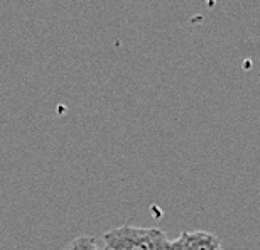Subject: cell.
<instances>
[{
  "label": "cell",
  "mask_w": 260,
  "mask_h": 250,
  "mask_svg": "<svg viewBox=\"0 0 260 250\" xmlns=\"http://www.w3.org/2000/svg\"><path fill=\"white\" fill-rule=\"evenodd\" d=\"M108 250H168L169 238L159 228L120 225L103 233Z\"/></svg>",
  "instance_id": "cell-1"
},
{
  "label": "cell",
  "mask_w": 260,
  "mask_h": 250,
  "mask_svg": "<svg viewBox=\"0 0 260 250\" xmlns=\"http://www.w3.org/2000/svg\"><path fill=\"white\" fill-rule=\"evenodd\" d=\"M168 250H221V242L210 232H181L178 238L169 240Z\"/></svg>",
  "instance_id": "cell-2"
},
{
  "label": "cell",
  "mask_w": 260,
  "mask_h": 250,
  "mask_svg": "<svg viewBox=\"0 0 260 250\" xmlns=\"http://www.w3.org/2000/svg\"><path fill=\"white\" fill-rule=\"evenodd\" d=\"M64 250H100V247L96 245V240L93 237L81 235L73 238Z\"/></svg>",
  "instance_id": "cell-3"
}]
</instances>
